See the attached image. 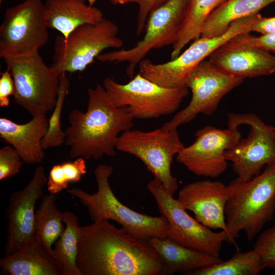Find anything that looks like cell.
<instances>
[{
	"label": "cell",
	"instance_id": "32",
	"mask_svg": "<svg viewBox=\"0 0 275 275\" xmlns=\"http://www.w3.org/2000/svg\"><path fill=\"white\" fill-rule=\"evenodd\" d=\"M166 1L135 0V3L139 6L136 29L137 35H139L145 31L147 18L150 13Z\"/></svg>",
	"mask_w": 275,
	"mask_h": 275
},
{
	"label": "cell",
	"instance_id": "12",
	"mask_svg": "<svg viewBox=\"0 0 275 275\" xmlns=\"http://www.w3.org/2000/svg\"><path fill=\"white\" fill-rule=\"evenodd\" d=\"M228 127H250L246 138L240 140L225 152V158L232 163L237 178L247 181L258 175L264 167L275 162L274 126L264 123L253 113L227 114Z\"/></svg>",
	"mask_w": 275,
	"mask_h": 275
},
{
	"label": "cell",
	"instance_id": "11",
	"mask_svg": "<svg viewBox=\"0 0 275 275\" xmlns=\"http://www.w3.org/2000/svg\"><path fill=\"white\" fill-rule=\"evenodd\" d=\"M160 214L167 219V237L183 246L220 258L223 242H231L224 230L215 232L188 214L177 199L173 198L155 179L147 184Z\"/></svg>",
	"mask_w": 275,
	"mask_h": 275
},
{
	"label": "cell",
	"instance_id": "33",
	"mask_svg": "<svg viewBox=\"0 0 275 275\" xmlns=\"http://www.w3.org/2000/svg\"><path fill=\"white\" fill-rule=\"evenodd\" d=\"M0 75V106L5 107L9 105V97L13 96L15 93V85L12 74L7 69Z\"/></svg>",
	"mask_w": 275,
	"mask_h": 275
},
{
	"label": "cell",
	"instance_id": "27",
	"mask_svg": "<svg viewBox=\"0 0 275 275\" xmlns=\"http://www.w3.org/2000/svg\"><path fill=\"white\" fill-rule=\"evenodd\" d=\"M266 268L262 259L254 249L237 251L229 259L190 271L189 275H257Z\"/></svg>",
	"mask_w": 275,
	"mask_h": 275
},
{
	"label": "cell",
	"instance_id": "36",
	"mask_svg": "<svg viewBox=\"0 0 275 275\" xmlns=\"http://www.w3.org/2000/svg\"><path fill=\"white\" fill-rule=\"evenodd\" d=\"M113 4L124 5L127 3H135V0H110Z\"/></svg>",
	"mask_w": 275,
	"mask_h": 275
},
{
	"label": "cell",
	"instance_id": "15",
	"mask_svg": "<svg viewBox=\"0 0 275 275\" xmlns=\"http://www.w3.org/2000/svg\"><path fill=\"white\" fill-rule=\"evenodd\" d=\"M196 140L176 155L177 160L198 176L217 178L227 170L225 152L241 139L238 128L206 126L195 133Z\"/></svg>",
	"mask_w": 275,
	"mask_h": 275
},
{
	"label": "cell",
	"instance_id": "7",
	"mask_svg": "<svg viewBox=\"0 0 275 275\" xmlns=\"http://www.w3.org/2000/svg\"><path fill=\"white\" fill-rule=\"evenodd\" d=\"M114 22L104 19L95 24L82 25L66 39L55 38L51 67L59 74L82 72L107 48H120L123 40Z\"/></svg>",
	"mask_w": 275,
	"mask_h": 275
},
{
	"label": "cell",
	"instance_id": "30",
	"mask_svg": "<svg viewBox=\"0 0 275 275\" xmlns=\"http://www.w3.org/2000/svg\"><path fill=\"white\" fill-rule=\"evenodd\" d=\"M253 249L258 253L266 268H275V224L259 233Z\"/></svg>",
	"mask_w": 275,
	"mask_h": 275
},
{
	"label": "cell",
	"instance_id": "8",
	"mask_svg": "<svg viewBox=\"0 0 275 275\" xmlns=\"http://www.w3.org/2000/svg\"><path fill=\"white\" fill-rule=\"evenodd\" d=\"M184 147L177 129L166 131L161 128L150 131L128 130L120 134L116 145L118 151L140 159L172 196L178 184L172 174L171 164L174 156Z\"/></svg>",
	"mask_w": 275,
	"mask_h": 275
},
{
	"label": "cell",
	"instance_id": "18",
	"mask_svg": "<svg viewBox=\"0 0 275 275\" xmlns=\"http://www.w3.org/2000/svg\"><path fill=\"white\" fill-rule=\"evenodd\" d=\"M228 196L227 185L223 182L206 180L185 185L179 191L177 200L204 226L226 232L225 210Z\"/></svg>",
	"mask_w": 275,
	"mask_h": 275
},
{
	"label": "cell",
	"instance_id": "20",
	"mask_svg": "<svg viewBox=\"0 0 275 275\" xmlns=\"http://www.w3.org/2000/svg\"><path fill=\"white\" fill-rule=\"evenodd\" d=\"M45 13L49 29L66 39L79 26L95 24L104 19L102 11L85 0H46Z\"/></svg>",
	"mask_w": 275,
	"mask_h": 275
},
{
	"label": "cell",
	"instance_id": "10",
	"mask_svg": "<svg viewBox=\"0 0 275 275\" xmlns=\"http://www.w3.org/2000/svg\"><path fill=\"white\" fill-rule=\"evenodd\" d=\"M189 0H167L149 15L143 39L132 48L101 53L96 58L103 63H128L127 76L133 77L136 66L152 49L176 42Z\"/></svg>",
	"mask_w": 275,
	"mask_h": 275
},
{
	"label": "cell",
	"instance_id": "35",
	"mask_svg": "<svg viewBox=\"0 0 275 275\" xmlns=\"http://www.w3.org/2000/svg\"><path fill=\"white\" fill-rule=\"evenodd\" d=\"M251 32L265 35L275 32V16L263 17L258 13L255 21L252 26Z\"/></svg>",
	"mask_w": 275,
	"mask_h": 275
},
{
	"label": "cell",
	"instance_id": "24",
	"mask_svg": "<svg viewBox=\"0 0 275 275\" xmlns=\"http://www.w3.org/2000/svg\"><path fill=\"white\" fill-rule=\"evenodd\" d=\"M64 230L54 243L52 256L56 262L60 275H81L76 261L80 227L78 218L72 212H63Z\"/></svg>",
	"mask_w": 275,
	"mask_h": 275
},
{
	"label": "cell",
	"instance_id": "39",
	"mask_svg": "<svg viewBox=\"0 0 275 275\" xmlns=\"http://www.w3.org/2000/svg\"><path fill=\"white\" fill-rule=\"evenodd\" d=\"M274 133H275V126H274Z\"/></svg>",
	"mask_w": 275,
	"mask_h": 275
},
{
	"label": "cell",
	"instance_id": "13",
	"mask_svg": "<svg viewBox=\"0 0 275 275\" xmlns=\"http://www.w3.org/2000/svg\"><path fill=\"white\" fill-rule=\"evenodd\" d=\"M244 79L223 72L208 60H204L190 72L184 82V86L192 93L190 102L161 128L166 131L177 129L200 114L212 115L222 99Z\"/></svg>",
	"mask_w": 275,
	"mask_h": 275
},
{
	"label": "cell",
	"instance_id": "3",
	"mask_svg": "<svg viewBox=\"0 0 275 275\" xmlns=\"http://www.w3.org/2000/svg\"><path fill=\"white\" fill-rule=\"evenodd\" d=\"M225 214L231 243L243 231L248 241L255 238L275 213V162L247 181L238 178L228 185Z\"/></svg>",
	"mask_w": 275,
	"mask_h": 275
},
{
	"label": "cell",
	"instance_id": "9",
	"mask_svg": "<svg viewBox=\"0 0 275 275\" xmlns=\"http://www.w3.org/2000/svg\"><path fill=\"white\" fill-rule=\"evenodd\" d=\"M48 29L42 0H24L7 8L0 25V57L39 53L48 42Z\"/></svg>",
	"mask_w": 275,
	"mask_h": 275
},
{
	"label": "cell",
	"instance_id": "14",
	"mask_svg": "<svg viewBox=\"0 0 275 275\" xmlns=\"http://www.w3.org/2000/svg\"><path fill=\"white\" fill-rule=\"evenodd\" d=\"M256 14L235 20L222 35L211 38L200 37L170 61L157 64L150 62L146 67L147 77L166 88L184 86L190 72L222 45L239 34L251 32Z\"/></svg>",
	"mask_w": 275,
	"mask_h": 275
},
{
	"label": "cell",
	"instance_id": "25",
	"mask_svg": "<svg viewBox=\"0 0 275 275\" xmlns=\"http://www.w3.org/2000/svg\"><path fill=\"white\" fill-rule=\"evenodd\" d=\"M63 219V212L58 208L56 195L50 193L43 196L35 212V237L52 256L53 245L65 229Z\"/></svg>",
	"mask_w": 275,
	"mask_h": 275
},
{
	"label": "cell",
	"instance_id": "4",
	"mask_svg": "<svg viewBox=\"0 0 275 275\" xmlns=\"http://www.w3.org/2000/svg\"><path fill=\"white\" fill-rule=\"evenodd\" d=\"M113 171V167L105 164L96 167L94 176L97 191L95 193L89 194L75 187L66 191L87 208L93 222L99 219L115 221L128 233L141 239L167 237L169 224L163 215L152 216L140 213L118 199L109 182Z\"/></svg>",
	"mask_w": 275,
	"mask_h": 275
},
{
	"label": "cell",
	"instance_id": "28",
	"mask_svg": "<svg viewBox=\"0 0 275 275\" xmlns=\"http://www.w3.org/2000/svg\"><path fill=\"white\" fill-rule=\"evenodd\" d=\"M85 160L82 157H77L72 161L53 165L47 177L48 191L56 195L67 189L70 183L80 181L87 173Z\"/></svg>",
	"mask_w": 275,
	"mask_h": 275
},
{
	"label": "cell",
	"instance_id": "34",
	"mask_svg": "<svg viewBox=\"0 0 275 275\" xmlns=\"http://www.w3.org/2000/svg\"><path fill=\"white\" fill-rule=\"evenodd\" d=\"M242 39L248 43L267 51L275 52V32L259 37L252 36L250 33L240 34Z\"/></svg>",
	"mask_w": 275,
	"mask_h": 275
},
{
	"label": "cell",
	"instance_id": "23",
	"mask_svg": "<svg viewBox=\"0 0 275 275\" xmlns=\"http://www.w3.org/2000/svg\"><path fill=\"white\" fill-rule=\"evenodd\" d=\"M275 0H228L207 18L201 30V37L222 35L235 20L256 13Z\"/></svg>",
	"mask_w": 275,
	"mask_h": 275
},
{
	"label": "cell",
	"instance_id": "31",
	"mask_svg": "<svg viewBox=\"0 0 275 275\" xmlns=\"http://www.w3.org/2000/svg\"><path fill=\"white\" fill-rule=\"evenodd\" d=\"M18 152L11 145L0 149V180L11 178L18 173L23 164Z\"/></svg>",
	"mask_w": 275,
	"mask_h": 275
},
{
	"label": "cell",
	"instance_id": "17",
	"mask_svg": "<svg viewBox=\"0 0 275 275\" xmlns=\"http://www.w3.org/2000/svg\"><path fill=\"white\" fill-rule=\"evenodd\" d=\"M240 34L216 49L208 61L223 72L245 78L274 73L275 56L245 42Z\"/></svg>",
	"mask_w": 275,
	"mask_h": 275
},
{
	"label": "cell",
	"instance_id": "26",
	"mask_svg": "<svg viewBox=\"0 0 275 275\" xmlns=\"http://www.w3.org/2000/svg\"><path fill=\"white\" fill-rule=\"evenodd\" d=\"M228 0H189L178 39L173 45L172 59L180 53L186 45L201 36L202 26L208 16Z\"/></svg>",
	"mask_w": 275,
	"mask_h": 275
},
{
	"label": "cell",
	"instance_id": "29",
	"mask_svg": "<svg viewBox=\"0 0 275 275\" xmlns=\"http://www.w3.org/2000/svg\"><path fill=\"white\" fill-rule=\"evenodd\" d=\"M70 82L66 73L60 75L57 100L52 114L48 119L47 132L42 140V146L44 150L58 147L65 143L66 135L62 129L61 117L65 99L69 93Z\"/></svg>",
	"mask_w": 275,
	"mask_h": 275
},
{
	"label": "cell",
	"instance_id": "38",
	"mask_svg": "<svg viewBox=\"0 0 275 275\" xmlns=\"http://www.w3.org/2000/svg\"><path fill=\"white\" fill-rule=\"evenodd\" d=\"M3 0H0V3L1 4L3 2Z\"/></svg>",
	"mask_w": 275,
	"mask_h": 275
},
{
	"label": "cell",
	"instance_id": "1",
	"mask_svg": "<svg viewBox=\"0 0 275 275\" xmlns=\"http://www.w3.org/2000/svg\"><path fill=\"white\" fill-rule=\"evenodd\" d=\"M76 264L81 275H161L163 267L149 240L106 219L80 227Z\"/></svg>",
	"mask_w": 275,
	"mask_h": 275
},
{
	"label": "cell",
	"instance_id": "2",
	"mask_svg": "<svg viewBox=\"0 0 275 275\" xmlns=\"http://www.w3.org/2000/svg\"><path fill=\"white\" fill-rule=\"evenodd\" d=\"M87 94V111L74 109L68 116L65 144L69 156L86 160L115 156L119 136L132 128L134 118L127 107L113 104L103 86L88 88Z\"/></svg>",
	"mask_w": 275,
	"mask_h": 275
},
{
	"label": "cell",
	"instance_id": "21",
	"mask_svg": "<svg viewBox=\"0 0 275 275\" xmlns=\"http://www.w3.org/2000/svg\"><path fill=\"white\" fill-rule=\"evenodd\" d=\"M149 241L162 261L161 275L178 272L185 274L222 261L220 258L183 246L168 237L153 238Z\"/></svg>",
	"mask_w": 275,
	"mask_h": 275
},
{
	"label": "cell",
	"instance_id": "37",
	"mask_svg": "<svg viewBox=\"0 0 275 275\" xmlns=\"http://www.w3.org/2000/svg\"><path fill=\"white\" fill-rule=\"evenodd\" d=\"M88 4L90 6H93L95 4L96 0H87Z\"/></svg>",
	"mask_w": 275,
	"mask_h": 275
},
{
	"label": "cell",
	"instance_id": "6",
	"mask_svg": "<svg viewBox=\"0 0 275 275\" xmlns=\"http://www.w3.org/2000/svg\"><path fill=\"white\" fill-rule=\"evenodd\" d=\"M103 86L115 106L127 107L138 119H156L175 113L189 93L185 86L163 87L139 73L124 84L106 77Z\"/></svg>",
	"mask_w": 275,
	"mask_h": 275
},
{
	"label": "cell",
	"instance_id": "19",
	"mask_svg": "<svg viewBox=\"0 0 275 275\" xmlns=\"http://www.w3.org/2000/svg\"><path fill=\"white\" fill-rule=\"evenodd\" d=\"M48 126L46 115L33 117L24 124H17L2 117L0 118V138L18 152L24 163L38 164L45 158L42 140Z\"/></svg>",
	"mask_w": 275,
	"mask_h": 275
},
{
	"label": "cell",
	"instance_id": "16",
	"mask_svg": "<svg viewBox=\"0 0 275 275\" xmlns=\"http://www.w3.org/2000/svg\"><path fill=\"white\" fill-rule=\"evenodd\" d=\"M47 181L44 168L39 166L26 185L10 196L5 255L18 251L35 238V206Z\"/></svg>",
	"mask_w": 275,
	"mask_h": 275
},
{
	"label": "cell",
	"instance_id": "5",
	"mask_svg": "<svg viewBox=\"0 0 275 275\" xmlns=\"http://www.w3.org/2000/svg\"><path fill=\"white\" fill-rule=\"evenodd\" d=\"M15 85L13 99L32 116L46 115L56 105L60 75L39 53L5 59Z\"/></svg>",
	"mask_w": 275,
	"mask_h": 275
},
{
	"label": "cell",
	"instance_id": "22",
	"mask_svg": "<svg viewBox=\"0 0 275 275\" xmlns=\"http://www.w3.org/2000/svg\"><path fill=\"white\" fill-rule=\"evenodd\" d=\"M0 267L10 275H60L53 257L35 237L18 251L5 255Z\"/></svg>",
	"mask_w": 275,
	"mask_h": 275
}]
</instances>
